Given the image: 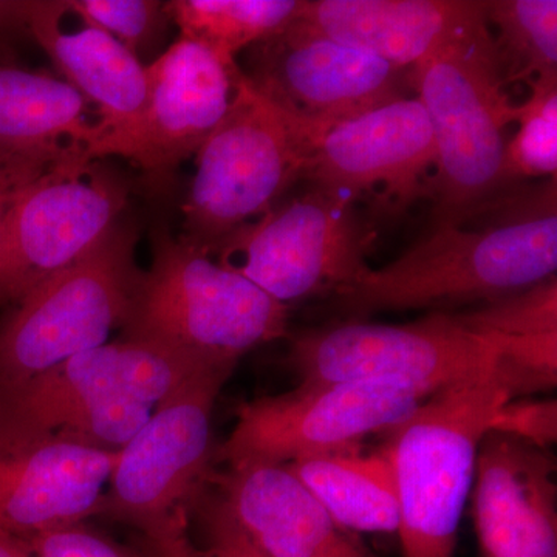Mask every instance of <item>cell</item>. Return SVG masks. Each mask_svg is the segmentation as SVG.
I'll return each instance as SVG.
<instances>
[{"mask_svg":"<svg viewBox=\"0 0 557 557\" xmlns=\"http://www.w3.org/2000/svg\"><path fill=\"white\" fill-rule=\"evenodd\" d=\"M343 530L398 533L397 475L391 445L306 458L285 465Z\"/></svg>","mask_w":557,"mask_h":557,"instance_id":"7402d4cb","label":"cell"},{"mask_svg":"<svg viewBox=\"0 0 557 557\" xmlns=\"http://www.w3.org/2000/svg\"><path fill=\"white\" fill-rule=\"evenodd\" d=\"M435 166V139L417 97L401 98L322 132L306 180L357 200L379 186L398 203L423 193Z\"/></svg>","mask_w":557,"mask_h":557,"instance_id":"2e32d148","label":"cell"},{"mask_svg":"<svg viewBox=\"0 0 557 557\" xmlns=\"http://www.w3.org/2000/svg\"><path fill=\"white\" fill-rule=\"evenodd\" d=\"M252 86L314 135L344 120L408 98L412 70L322 35L299 20L249 47Z\"/></svg>","mask_w":557,"mask_h":557,"instance_id":"4fadbf2b","label":"cell"},{"mask_svg":"<svg viewBox=\"0 0 557 557\" xmlns=\"http://www.w3.org/2000/svg\"><path fill=\"white\" fill-rule=\"evenodd\" d=\"M453 314L461 325L479 335L511 338L557 332L556 276L485 306Z\"/></svg>","mask_w":557,"mask_h":557,"instance_id":"484cf974","label":"cell"},{"mask_svg":"<svg viewBox=\"0 0 557 557\" xmlns=\"http://www.w3.org/2000/svg\"><path fill=\"white\" fill-rule=\"evenodd\" d=\"M94 112L67 81L0 64V152L87 160L101 137L100 116L91 119Z\"/></svg>","mask_w":557,"mask_h":557,"instance_id":"44dd1931","label":"cell"},{"mask_svg":"<svg viewBox=\"0 0 557 557\" xmlns=\"http://www.w3.org/2000/svg\"><path fill=\"white\" fill-rule=\"evenodd\" d=\"M81 21L108 33L135 57L152 46L170 20L164 3L156 0H67Z\"/></svg>","mask_w":557,"mask_h":557,"instance_id":"4316f807","label":"cell"},{"mask_svg":"<svg viewBox=\"0 0 557 557\" xmlns=\"http://www.w3.org/2000/svg\"><path fill=\"white\" fill-rule=\"evenodd\" d=\"M556 178L528 203L508 205L480 225L446 223L379 270L368 269L335 296L344 313L485 306L555 277Z\"/></svg>","mask_w":557,"mask_h":557,"instance_id":"6da1fadb","label":"cell"},{"mask_svg":"<svg viewBox=\"0 0 557 557\" xmlns=\"http://www.w3.org/2000/svg\"><path fill=\"white\" fill-rule=\"evenodd\" d=\"M432 395L388 381H300L285 394L242 405L215 456L228 467L289 465L357 449L370 435L397 428Z\"/></svg>","mask_w":557,"mask_h":557,"instance_id":"ba28073f","label":"cell"},{"mask_svg":"<svg viewBox=\"0 0 557 557\" xmlns=\"http://www.w3.org/2000/svg\"><path fill=\"white\" fill-rule=\"evenodd\" d=\"M240 73L236 61L180 36L148 65L143 112L126 126L102 134L86 159L123 157L150 185L166 188L180 164L196 157L228 112Z\"/></svg>","mask_w":557,"mask_h":557,"instance_id":"7c38bea8","label":"cell"},{"mask_svg":"<svg viewBox=\"0 0 557 557\" xmlns=\"http://www.w3.org/2000/svg\"><path fill=\"white\" fill-rule=\"evenodd\" d=\"M180 36L226 61L298 20L302 0H174L164 3Z\"/></svg>","mask_w":557,"mask_h":557,"instance_id":"603a6c76","label":"cell"},{"mask_svg":"<svg viewBox=\"0 0 557 557\" xmlns=\"http://www.w3.org/2000/svg\"><path fill=\"white\" fill-rule=\"evenodd\" d=\"M64 2H32L27 30L46 50L70 86L86 98L101 121V135L132 123L149 94L148 65L129 49L79 20L62 27Z\"/></svg>","mask_w":557,"mask_h":557,"instance_id":"d6986e66","label":"cell"},{"mask_svg":"<svg viewBox=\"0 0 557 557\" xmlns=\"http://www.w3.org/2000/svg\"><path fill=\"white\" fill-rule=\"evenodd\" d=\"M485 3L474 9L412 69L417 98L435 139L434 226L463 222L507 188V129L518 106L509 101Z\"/></svg>","mask_w":557,"mask_h":557,"instance_id":"7a4b0ae2","label":"cell"},{"mask_svg":"<svg viewBox=\"0 0 557 557\" xmlns=\"http://www.w3.org/2000/svg\"><path fill=\"white\" fill-rule=\"evenodd\" d=\"M0 557H33L27 542L0 530Z\"/></svg>","mask_w":557,"mask_h":557,"instance_id":"d6a6232c","label":"cell"},{"mask_svg":"<svg viewBox=\"0 0 557 557\" xmlns=\"http://www.w3.org/2000/svg\"><path fill=\"white\" fill-rule=\"evenodd\" d=\"M355 200L314 186L240 226L208 251L278 302L339 295L369 269Z\"/></svg>","mask_w":557,"mask_h":557,"instance_id":"9c48e42d","label":"cell"},{"mask_svg":"<svg viewBox=\"0 0 557 557\" xmlns=\"http://www.w3.org/2000/svg\"><path fill=\"white\" fill-rule=\"evenodd\" d=\"M491 431L504 432L541 448H548L556 442L557 435L556 401L511 399L498 409Z\"/></svg>","mask_w":557,"mask_h":557,"instance_id":"f1b7e54d","label":"cell"},{"mask_svg":"<svg viewBox=\"0 0 557 557\" xmlns=\"http://www.w3.org/2000/svg\"><path fill=\"white\" fill-rule=\"evenodd\" d=\"M220 362L233 361L186 357L138 341L102 344L0 395V428L51 434L70 413L116 399L157 408L190 376Z\"/></svg>","mask_w":557,"mask_h":557,"instance_id":"5bb4252c","label":"cell"},{"mask_svg":"<svg viewBox=\"0 0 557 557\" xmlns=\"http://www.w3.org/2000/svg\"><path fill=\"white\" fill-rule=\"evenodd\" d=\"M209 479L220 504L263 555L379 557L330 518L285 465H239Z\"/></svg>","mask_w":557,"mask_h":557,"instance_id":"ac0fdd59","label":"cell"},{"mask_svg":"<svg viewBox=\"0 0 557 557\" xmlns=\"http://www.w3.org/2000/svg\"><path fill=\"white\" fill-rule=\"evenodd\" d=\"M474 5V0H302L298 20L395 67L412 70Z\"/></svg>","mask_w":557,"mask_h":557,"instance_id":"ffe728a7","label":"cell"},{"mask_svg":"<svg viewBox=\"0 0 557 557\" xmlns=\"http://www.w3.org/2000/svg\"><path fill=\"white\" fill-rule=\"evenodd\" d=\"M119 450L0 428V530L28 541L98 515Z\"/></svg>","mask_w":557,"mask_h":557,"instance_id":"9a60e30c","label":"cell"},{"mask_svg":"<svg viewBox=\"0 0 557 557\" xmlns=\"http://www.w3.org/2000/svg\"><path fill=\"white\" fill-rule=\"evenodd\" d=\"M186 557H199V553L194 552L193 555L186 556Z\"/></svg>","mask_w":557,"mask_h":557,"instance_id":"836d02e7","label":"cell"},{"mask_svg":"<svg viewBox=\"0 0 557 557\" xmlns=\"http://www.w3.org/2000/svg\"><path fill=\"white\" fill-rule=\"evenodd\" d=\"M485 16L507 86L557 75L556 0H491Z\"/></svg>","mask_w":557,"mask_h":557,"instance_id":"cb8c5ba5","label":"cell"},{"mask_svg":"<svg viewBox=\"0 0 557 557\" xmlns=\"http://www.w3.org/2000/svg\"><path fill=\"white\" fill-rule=\"evenodd\" d=\"M300 381H388L437 394L486 379L496 347L453 313L409 324L350 321L300 333L289 346Z\"/></svg>","mask_w":557,"mask_h":557,"instance_id":"30bf717a","label":"cell"},{"mask_svg":"<svg viewBox=\"0 0 557 557\" xmlns=\"http://www.w3.org/2000/svg\"><path fill=\"white\" fill-rule=\"evenodd\" d=\"M32 0H0V32L27 28Z\"/></svg>","mask_w":557,"mask_h":557,"instance_id":"1f68e13d","label":"cell"},{"mask_svg":"<svg viewBox=\"0 0 557 557\" xmlns=\"http://www.w3.org/2000/svg\"><path fill=\"white\" fill-rule=\"evenodd\" d=\"M317 138L244 75L226 115L196 153L183 240L211 251L276 207L306 177Z\"/></svg>","mask_w":557,"mask_h":557,"instance_id":"277c9868","label":"cell"},{"mask_svg":"<svg viewBox=\"0 0 557 557\" xmlns=\"http://www.w3.org/2000/svg\"><path fill=\"white\" fill-rule=\"evenodd\" d=\"M194 509L203 528L207 557H269L259 552L242 533L214 493H205L203 486L194 496L189 511Z\"/></svg>","mask_w":557,"mask_h":557,"instance_id":"83f0119b","label":"cell"},{"mask_svg":"<svg viewBox=\"0 0 557 557\" xmlns=\"http://www.w3.org/2000/svg\"><path fill=\"white\" fill-rule=\"evenodd\" d=\"M234 368L220 362L190 376L119 450L98 515L137 527L159 557L194 549L186 536L189 505L211 474L212 410Z\"/></svg>","mask_w":557,"mask_h":557,"instance_id":"8992f818","label":"cell"},{"mask_svg":"<svg viewBox=\"0 0 557 557\" xmlns=\"http://www.w3.org/2000/svg\"><path fill=\"white\" fill-rule=\"evenodd\" d=\"M530 97L518 106V134L505 149L507 185L520 178L556 177L557 75L528 83Z\"/></svg>","mask_w":557,"mask_h":557,"instance_id":"d4e9b609","label":"cell"},{"mask_svg":"<svg viewBox=\"0 0 557 557\" xmlns=\"http://www.w3.org/2000/svg\"><path fill=\"white\" fill-rule=\"evenodd\" d=\"M58 163L61 161L0 152V244H2L3 231L9 222L11 209L20 200L22 193L44 172Z\"/></svg>","mask_w":557,"mask_h":557,"instance_id":"4dcf8cb0","label":"cell"},{"mask_svg":"<svg viewBox=\"0 0 557 557\" xmlns=\"http://www.w3.org/2000/svg\"><path fill=\"white\" fill-rule=\"evenodd\" d=\"M508 401L491 373L437 392L392 429L405 557H454L480 442Z\"/></svg>","mask_w":557,"mask_h":557,"instance_id":"5b68a950","label":"cell"},{"mask_svg":"<svg viewBox=\"0 0 557 557\" xmlns=\"http://www.w3.org/2000/svg\"><path fill=\"white\" fill-rule=\"evenodd\" d=\"M471 491L482 557H557L556 460L547 448L487 432Z\"/></svg>","mask_w":557,"mask_h":557,"instance_id":"e0dca14e","label":"cell"},{"mask_svg":"<svg viewBox=\"0 0 557 557\" xmlns=\"http://www.w3.org/2000/svg\"><path fill=\"white\" fill-rule=\"evenodd\" d=\"M288 313V306L220 265L207 249L160 230L152 263L138 273L121 327L123 339L237 362L251 348L284 338Z\"/></svg>","mask_w":557,"mask_h":557,"instance_id":"3957f363","label":"cell"},{"mask_svg":"<svg viewBox=\"0 0 557 557\" xmlns=\"http://www.w3.org/2000/svg\"><path fill=\"white\" fill-rule=\"evenodd\" d=\"M127 186L95 161L54 164L22 193L0 244V306H16L119 225Z\"/></svg>","mask_w":557,"mask_h":557,"instance_id":"8fae6325","label":"cell"},{"mask_svg":"<svg viewBox=\"0 0 557 557\" xmlns=\"http://www.w3.org/2000/svg\"><path fill=\"white\" fill-rule=\"evenodd\" d=\"M135 234L119 225L86 258L28 293L0 325V395L108 341L121 327L138 269Z\"/></svg>","mask_w":557,"mask_h":557,"instance_id":"52a82bcc","label":"cell"},{"mask_svg":"<svg viewBox=\"0 0 557 557\" xmlns=\"http://www.w3.org/2000/svg\"><path fill=\"white\" fill-rule=\"evenodd\" d=\"M25 542L33 557H127L106 539L78 525L44 531Z\"/></svg>","mask_w":557,"mask_h":557,"instance_id":"f546056e","label":"cell"}]
</instances>
